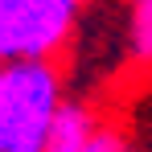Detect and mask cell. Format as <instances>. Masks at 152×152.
<instances>
[{
	"instance_id": "obj_1",
	"label": "cell",
	"mask_w": 152,
	"mask_h": 152,
	"mask_svg": "<svg viewBox=\"0 0 152 152\" xmlns=\"http://www.w3.org/2000/svg\"><path fill=\"white\" fill-rule=\"evenodd\" d=\"M66 103V74L58 62L0 66V152H45L58 107Z\"/></svg>"
},
{
	"instance_id": "obj_5",
	"label": "cell",
	"mask_w": 152,
	"mask_h": 152,
	"mask_svg": "<svg viewBox=\"0 0 152 152\" xmlns=\"http://www.w3.org/2000/svg\"><path fill=\"white\" fill-rule=\"evenodd\" d=\"M82 152H127V140H124V132H119V127L103 124L99 132H95V140H91Z\"/></svg>"
},
{
	"instance_id": "obj_3",
	"label": "cell",
	"mask_w": 152,
	"mask_h": 152,
	"mask_svg": "<svg viewBox=\"0 0 152 152\" xmlns=\"http://www.w3.org/2000/svg\"><path fill=\"white\" fill-rule=\"evenodd\" d=\"M99 127H103V119L95 115V107H91V103L66 95V103H62V107H58V115H53L45 152H82L91 140H95V132H99Z\"/></svg>"
},
{
	"instance_id": "obj_2",
	"label": "cell",
	"mask_w": 152,
	"mask_h": 152,
	"mask_svg": "<svg viewBox=\"0 0 152 152\" xmlns=\"http://www.w3.org/2000/svg\"><path fill=\"white\" fill-rule=\"evenodd\" d=\"M86 0H0V66L58 62L70 50Z\"/></svg>"
},
{
	"instance_id": "obj_4",
	"label": "cell",
	"mask_w": 152,
	"mask_h": 152,
	"mask_svg": "<svg viewBox=\"0 0 152 152\" xmlns=\"http://www.w3.org/2000/svg\"><path fill=\"white\" fill-rule=\"evenodd\" d=\"M124 58L152 70V0H124Z\"/></svg>"
},
{
	"instance_id": "obj_6",
	"label": "cell",
	"mask_w": 152,
	"mask_h": 152,
	"mask_svg": "<svg viewBox=\"0 0 152 152\" xmlns=\"http://www.w3.org/2000/svg\"><path fill=\"white\" fill-rule=\"evenodd\" d=\"M0 140H4V124H0Z\"/></svg>"
}]
</instances>
